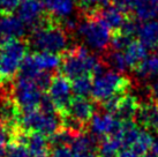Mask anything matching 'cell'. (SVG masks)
Masks as SVG:
<instances>
[{"label": "cell", "mask_w": 158, "mask_h": 157, "mask_svg": "<svg viewBox=\"0 0 158 157\" xmlns=\"http://www.w3.org/2000/svg\"><path fill=\"white\" fill-rule=\"evenodd\" d=\"M0 22H1V19H0Z\"/></svg>", "instance_id": "obj_38"}, {"label": "cell", "mask_w": 158, "mask_h": 157, "mask_svg": "<svg viewBox=\"0 0 158 157\" xmlns=\"http://www.w3.org/2000/svg\"><path fill=\"white\" fill-rule=\"evenodd\" d=\"M119 157H137L135 154L129 149H123L119 153Z\"/></svg>", "instance_id": "obj_32"}, {"label": "cell", "mask_w": 158, "mask_h": 157, "mask_svg": "<svg viewBox=\"0 0 158 157\" xmlns=\"http://www.w3.org/2000/svg\"><path fill=\"white\" fill-rule=\"evenodd\" d=\"M140 42L150 50H158V21H148L139 29Z\"/></svg>", "instance_id": "obj_19"}, {"label": "cell", "mask_w": 158, "mask_h": 157, "mask_svg": "<svg viewBox=\"0 0 158 157\" xmlns=\"http://www.w3.org/2000/svg\"><path fill=\"white\" fill-rule=\"evenodd\" d=\"M134 72L139 78H142L158 75V54H154L151 57L147 58Z\"/></svg>", "instance_id": "obj_22"}, {"label": "cell", "mask_w": 158, "mask_h": 157, "mask_svg": "<svg viewBox=\"0 0 158 157\" xmlns=\"http://www.w3.org/2000/svg\"><path fill=\"white\" fill-rule=\"evenodd\" d=\"M26 34V24L19 16L5 14L0 22V37L7 39H20Z\"/></svg>", "instance_id": "obj_13"}, {"label": "cell", "mask_w": 158, "mask_h": 157, "mask_svg": "<svg viewBox=\"0 0 158 157\" xmlns=\"http://www.w3.org/2000/svg\"><path fill=\"white\" fill-rule=\"evenodd\" d=\"M151 153L158 156V140H155L151 144Z\"/></svg>", "instance_id": "obj_34"}, {"label": "cell", "mask_w": 158, "mask_h": 157, "mask_svg": "<svg viewBox=\"0 0 158 157\" xmlns=\"http://www.w3.org/2000/svg\"><path fill=\"white\" fill-rule=\"evenodd\" d=\"M76 31L84 43L95 50H104L111 42L112 32L96 14L85 16L83 21L77 24Z\"/></svg>", "instance_id": "obj_7"}, {"label": "cell", "mask_w": 158, "mask_h": 157, "mask_svg": "<svg viewBox=\"0 0 158 157\" xmlns=\"http://www.w3.org/2000/svg\"><path fill=\"white\" fill-rule=\"evenodd\" d=\"M6 157H31L27 147L23 143L12 140L7 147Z\"/></svg>", "instance_id": "obj_26"}, {"label": "cell", "mask_w": 158, "mask_h": 157, "mask_svg": "<svg viewBox=\"0 0 158 157\" xmlns=\"http://www.w3.org/2000/svg\"><path fill=\"white\" fill-rule=\"evenodd\" d=\"M72 89L76 96L79 97H87L91 94L92 90V82L94 76L92 75H82L79 78L72 80Z\"/></svg>", "instance_id": "obj_21"}, {"label": "cell", "mask_w": 158, "mask_h": 157, "mask_svg": "<svg viewBox=\"0 0 158 157\" xmlns=\"http://www.w3.org/2000/svg\"><path fill=\"white\" fill-rule=\"evenodd\" d=\"M96 15L109 27L111 32H117V31H120L128 14H125L123 12L119 11L113 5L112 6L109 5L104 8L99 9Z\"/></svg>", "instance_id": "obj_15"}, {"label": "cell", "mask_w": 158, "mask_h": 157, "mask_svg": "<svg viewBox=\"0 0 158 157\" xmlns=\"http://www.w3.org/2000/svg\"><path fill=\"white\" fill-rule=\"evenodd\" d=\"M152 142H154V140H152V136L150 135V133H148L147 131H141L140 135L135 143L133 144L131 150L137 157H143L144 155H147L148 150L151 149Z\"/></svg>", "instance_id": "obj_23"}, {"label": "cell", "mask_w": 158, "mask_h": 157, "mask_svg": "<svg viewBox=\"0 0 158 157\" xmlns=\"http://www.w3.org/2000/svg\"><path fill=\"white\" fill-rule=\"evenodd\" d=\"M31 64L40 72H52L61 66V58L57 53L38 51L31 56H28Z\"/></svg>", "instance_id": "obj_16"}, {"label": "cell", "mask_w": 158, "mask_h": 157, "mask_svg": "<svg viewBox=\"0 0 158 157\" xmlns=\"http://www.w3.org/2000/svg\"><path fill=\"white\" fill-rule=\"evenodd\" d=\"M45 7L42 0H21L18 7V16L26 27L37 28L44 23Z\"/></svg>", "instance_id": "obj_10"}, {"label": "cell", "mask_w": 158, "mask_h": 157, "mask_svg": "<svg viewBox=\"0 0 158 157\" xmlns=\"http://www.w3.org/2000/svg\"><path fill=\"white\" fill-rule=\"evenodd\" d=\"M48 95L52 100L59 113H66L70 102L73 100V89L69 78L65 75H56L52 78L51 84L48 87Z\"/></svg>", "instance_id": "obj_8"}, {"label": "cell", "mask_w": 158, "mask_h": 157, "mask_svg": "<svg viewBox=\"0 0 158 157\" xmlns=\"http://www.w3.org/2000/svg\"><path fill=\"white\" fill-rule=\"evenodd\" d=\"M18 125L22 131L38 132L51 136L62 128V116L57 113H44L40 110H32L26 113H20Z\"/></svg>", "instance_id": "obj_5"}, {"label": "cell", "mask_w": 158, "mask_h": 157, "mask_svg": "<svg viewBox=\"0 0 158 157\" xmlns=\"http://www.w3.org/2000/svg\"><path fill=\"white\" fill-rule=\"evenodd\" d=\"M131 80L115 72H105L95 76L92 82L91 96L96 103H102L115 94H127L131 89Z\"/></svg>", "instance_id": "obj_6"}, {"label": "cell", "mask_w": 158, "mask_h": 157, "mask_svg": "<svg viewBox=\"0 0 158 157\" xmlns=\"http://www.w3.org/2000/svg\"><path fill=\"white\" fill-rule=\"evenodd\" d=\"M106 66H110L113 70H115L117 72H125L127 70V62H126V58L125 54L120 52V51H114L112 50V52H109L105 56V62Z\"/></svg>", "instance_id": "obj_24"}, {"label": "cell", "mask_w": 158, "mask_h": 157, "mask_svg": "<svg viewBox=\"0 0 158 157\" xmlns=\"http://www.w3.org/2000/svg\"><path fill=\"white\" fill-rule=\"evenodd\" d=\"M105 64L91 54L83 45H77L68 50L61 60L62 74L69 80L82 75H92L95 78L105 73Z\"/></svg>", "instance_id": "obj_1"}, {"label": "cell", "mask_w": 158, "mask_h": 157, "mask_svg": "<svg viewBox=\"0 0 158 157\" xmlns=\"http://www.w3.org/2000/svg\"><path fill=\"white\" fill-rule=\"evenodd\" d=\"M50 157H74L70 146H57L51 148Z\"/></svg>", "instance_id": "obj_28"}, {"label": "cell", "mask_w": 158, "mask_h": 157, "mask_svg": "<svg viewBox=\"0 0 158 157\" xmlns=\"http://www.w3.org/2000/svg\"><path fill=\"white\" fill-rule=\"evenodd\" d=\"M30 43L37 51L59 54L68 46V36L66 30L59 23L44 22L34 29Z\"/></svg>", "instance_id": "obj_2"}, {"label": "cell", "mask_w": 158, "mask_h": 157, "mask_svg": "<svg viewBox=\"0 0 158 157\" xmlns=\"http://www.w3.org/2000/svg\"><path fill=\"white\" fill-rule=\"evenodd\" d=\"M149 88H150V91H151V95L158 100V80L152 84V86H150Z\"/></svg>", "instance_id": "obj_31"}, {"label": "cell", "mask_w": 158, "mask_h": 157, "mask_svg": "<svg viewBox=\"0 0 158 157\" xmlns=\"http://www.w3.org/2000/svg\"><path fill=\"white\" fill-rule=\"evenodd\" d=\"M156 9H157V13H158V4H157V6H156Z\"/></svg>", "instance_id": "obj_37"}, {"label": "cell", "mask_w": 158, "mask_h": 157, "mask_svg": "<svg viewBox=\"0 0 158 157\" xmlns=\"http://www.w3.org/2000/svg\"><path fill=\"white\" fill-rule=\"evenodd\" d=\"M150 1H151V2H154L155 5L158 4V0H150Z\"/></svg>", "instance_id": "obj_35"}, {"label": "cell", "mask_w": 158, "mask_h": 157, "mask_svg": "<svg viewBox=\"0 0 158 157\" xmlns=\"http://www.w3.org/2000/svg\"><path fill=\"white\" fill-rule=\"evenodd\" d=\"M28 46L21 39H7L0 48V84L9 83L18 74L24 59Z\"/></svg>", "instance_id": "obj_3"}, {"label": "cell", "mask_w": 158, "mask_h": 157, "mask_svg": "<svg viewBox=\"0 0 158 157\" xmlns=\"http://www.w3.org/2000/svg\"><path fill=\"white\" fill-rule=\"evenodd\" d=\"M141 102L139 98L132 94H126L123 95L120 103H119L117 113L114 114L121 121H127V120H134L139 108H140Z\"/></svg>", "instance_id": "obj_17"}, {"label": "cell", "mask_w": 158, "mask_h": 157, "mask_svg": "<svg viewBox=\"0 0 158 157\" xmlns=\"http://www.w3.org/2000/svg\"><path fill=\"white\" fill-rule=\"evenodd\" d=\"M45 9L51 14V16L58 20V23L69 19L74 12L75 0H42Z\"/></svg>", "instance_id": "obj_14"}, {"label": "cell", "mask_w": 158, "mask_h": 157, "mask_svg": "<svg viewBox=\"0 0 158 157\" xmlns=\"http://www.w3.org/2000/svg\"><path fill=\"white\" fill-rule=\"evenodd\" d=\"M38 110L44 112V113H57V108L56 105L53 104L52 100L50 98L48 95H43L42 100H40V106H38Z\"/></svg>", "instance_id": "obj_27"}, {"label": "cell", "mask_w": 158, "mask_h": 157, "mask_svg": "<svg viewBox=\"0 0 158 157\" xmlns=\"http://www.w3.org/2000/svg\"><path fill=\"white\" fill-rule=\"evenodd\" d=\"M21 0H0V12L4 14H10L19 7Z\"/></svg>", "instance_id": "obj_30"}, {"label": "cell", "mask_w": 158, "mask_h": 157, "mask_svg": "<svg viewBox=\"0 0 158 157\" xmlns=\"http://www.w3.org/2000/svg\"><path fill=\"white\" fill-rule=\"evenodd\" d=\"M111 2L114 7H117L125 14H132L134 0H111Z\"/></svg>", "instance_id": "obj_29"}, {"label": "cell", "mask_w": 158, "mask_h": 157, "mask_svg": "<svg viewBox=\"0 0 158 157\" xmlns=\"http://www.w3.org/2000/svg\"><path fill=\"white\" fill-rule=\"evenodd\" d=\"M133 11L135 12L136 18L142 21L150 20L157 14L156 6L150 0H134Z\"/></svg>", "instance_id": "obj_20"}, {"label": "cell", "mask_w": 158, "mask_h": 157, "mask_svg": "<svg viewBox=\"0 0 158 157\" xmlns=\"http://www.w3.org/2000/svg\"><path fill=\"white\" fill-rule=\"evenodd\" d=\"M125 58H126L128 67L135 70L147 59V48L140 40L133 39L131 44L126 48Z\"/></svg>", "instance_id": "obj_18"}, {"label": "cell", "mask_w": 158, "mask_h": 157, "mask_svg": "<svg viewBox=\"0 0 158 157\" xmlns=\"http://www.w3.org/2000/svg\"><path fill=\"white\" fill-rule=\"evenodd\" d=\"M132 40H133L132 37L123 35L120 31L112 32V35H111V42H110L111 49L114 50V51H121V50L127 48Z\"/></svg>", "instance_id": "obj_25"}, {"label": "cell", "mask_w": 158, "mask_h": 157, "mask_svg": "<svg viewBox=\"0 0 158 157\" xmlns=\"http://www.w3.org/2000/svg\"><path fill=\"white\" fill-rule=\"evenodd\" d=\"M95 105L92 102L87 100L85 97H74L70 102L69 106L67 109L66 113L70 117L75 118L76 120L89 126V122L91 120L92 116L95 114Z\"/></svg>", "instance_id": "obj_12"}, {"label": "cell", "mask_w": 158, "mask_h": 157, "mask_svg": "<svg viewBox=\"0 0 158 157\" xmlns=\"http://www.w3.org/2000/svg\"><path fill=\"white\" fill-rule=\"evenodd\" d=\"M123 127V121L119 120L114 114L105 112H95L91 120L89 122V128L92 134L101 139L106 136H113L120 132Z\"/></svg>", "instance_id": "obj_9"}, {"label": "cell", "mask_w": 158, "mask_h": 157, "mask_svg": "<svg viewBox=\"0 0 158 157\" xmlns=\"http://www.w3.org/2000/svg\"><path fill=\"white\" fill-rule=\"evenodd\" d=\"M12 100L21 113L37 110L43 97V90L38 87L35 78L18 75L12 84Z\"/></svg>", "instance_id": "obj_4"}, {"label": "cell", "mask_w": 158, "mask_h": 157, "mask_svg": "<svg viewBox=\"0 0 158 157\" xmlns=\"http://www.w3.org/2000/svg\"><path fill=\"white\" fill-rule=\"evenodd\" d=\"M134 120L137 126L158 133V100L150 96L141 102Z\"/></svg>", "instance_id": "obj_11"}, {"label": "cell", "mask_w": 158, "mask_h": 157, "mask_svg": "<svg viewBox=\"0 0 158 157\" xmlns=\"http://www.w3.org/2000/svg\"><path fill=\"white\" fill-rule=\"evenodd\" d=\"M74 157H97V156H96V153H92V151H85V153L74 154Z\"/></svg>", "instance_id": "obj_33"}, {"label": "cell", "mask_w": 158, "mask_h": 157, "mask_svg": "<svg viewBox=\"0 0 158 157\" xmlns=\"http://www.w3.org/2000/svg\"><path fill=\"white\" fill-rule=\"evenodd\" d=\"M1 39H2V38L0 37V48H1V44H2V40H1Z\"/></svg>", "instance_id": "obj_36"}]
</instances>
